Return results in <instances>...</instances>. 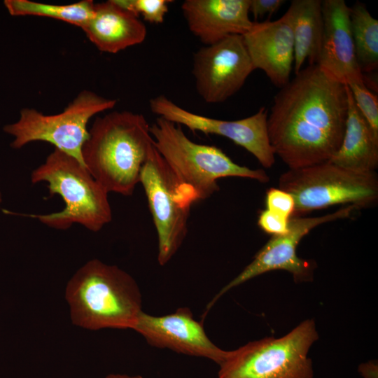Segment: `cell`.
I'll use <instances>...</instances> for the list:
<instances>
[{
	"label": "cell",
	"instance_id": "30bf717a",
	"mask_svg": "<svg viewBox=\"0 0 378 378\" xmlns=\"http://www.w3.org/2000/svg\"><path fill=\"white\" fill-rule=\"evenodd\" d=\"M355 210H357L356 207L348 205L321 216L291 218L289 220L288 232L272 236L255 255L253 260L216 295L207 305L206 312L230 289L268 272L287 271L292 274L295 282L312 280L316 263L314 260L298 256L297 247L300 241L316 227L337 219L349 218Z\"/></svg>",
	"mask_w": 378,
	"mask_h": 378
},
{
	"label": "cell",
	"instance_id": "5bb4252c",
	"mask_svg": "<svg viewBox=\"0 0 378 378\" xmlns=\"http://www.w3.org/2000/svg\"><path fill=\"white\" fill-rule=\"evenodd\" d=\"M322 13L323 32L316 64L345 85L365 83L356 56L350 8L344 0H324Z\"/></svg>",
	"mask_w": 378,
	"mask_h": 378
},
{
	"label": "cell",
	"instance_id": "2e32d148",
	"mask_svg": "<svg viewBox=\"0 0 378 378\" xmlns=\"http://www.w3.org/2000/svg\"><path fill=\"white\" fill-rule=\"evenodd\" d=\"M181 10L190 31L205 46L242 36L253 23L249 0H186Z\"/></svg>",
	"mask_w": 378,
	"mask_h": 378
},
{
	"label": "cell",
	"instance_id": "277c9868",
	"mask_svg": "<svg viewBox=\"0 0 378 378\" xmlns=\"http://www.w3.org/2000/svg\"><path fill=\"white\" fill-rule=\"evenodd\" d=\"M31 181L48 183L49 194L60 195L64 202L60 211L30 215L50 227L66 230L78 223L97 232L111 221L108 192L81 162L66 153L55 148L31 172Z\"/></svg>",
	"mask_w": 378,
	"mask_h": 378
},
{
	"label": "cell",
	"instance_id": "5b68a950",
	"mask_svg": "<svg viewBox=\"0 0 378 378\" xmlns=\"http://www.w3.org/2000/svg\"><path fill=\"white\" fill-rule=\"evenodd\" d=\"M150 132L156 150L178 179L195 191L198 201L218 191L217 180L221 178H247L263 183L270 181L263 169L241 166L220 148L192 141L181 125L163 118H156Z\"/></svg>",
	"mask_w": 378,
	"mask_h": 378
},
{
	"label": "cell",
	"instance_id": "cb8c5ba5",
	"mask_svg": "<svg viewBox=\"0 0 378 378\" xmlns=\"http://www.w3.org/2000/svg\"><path fill=\"white\" fill-rule=\"evenodd\" d=\"M266 209L280 214L289 219L295 211V200L288 192L276 188H270L265 195Z\"/></svg>",
	"mask_w": 378,
	"mask_h": 378
},
{
	"label": "cell",
	"instance_id": "e0dca14e",
	"mask_svg": "<svg viewBox=\"0 0 378 378\" xmlns=\"http://www.w3.org/2000/svg\"><path fill=\"white\" fill-rule=\"evenodd\" d=\"M81 29L98 50L108 53L139 44L147 34L139 17L120 7L114 0L94 4L92 17Z\"/></svg>",
	"mask_w": 378,
	"mask_h": 378
},
{
	"label": "cell",
	"instance_id": "ac0fdd59",
	"mask_svg": "<svg viewBox=\"0 0 378 378\" xmlns=\"http://www.w3.org/2000/svg\"><path fill=\"white\" fill-rule=\"evenodd\" d=\"M346 92L348 111L342 141L328 161L356 172H375L378 167V138L356 106L347 85Z\"/></svg>",
	"mask_w": 378,
	"mask_h": 378
},
{
	"label": "cell",
	"instance_id": "4316f807",
	"mask_svg": "<svg viewBox=\"0 0 378 378\" xmlns=\"http://www.w3.org/2000/svg\"><path fill=\"white\" fill-rule=\"evenodd\" d=\"M358 371L363 378H377V364L374 363H367L361 364L358 368Z\"/></svg>",
	"mask_w": 378,
	"mask_h": 378
},
{
	"label": "cell",
	"instance_id": "44dd1931",
	"mask_svg": "<svg viewBox=\"0 0 378 378\" xmlns=\"http://www.w3.org/2000/svg\"><path fill=\"white\" fill-rule=\"evenodd\" d=\"M4 6L13 16L35 15L62 20L80 28L92 17L94 3L83 0L71 4L57 5L29 0H5Z\"/></svg>",
	"mask_w": 378,
	"mask_h": 378
},
{
	"label": "cell",
	"instance_id": "484cf974",
	"mask_svg": "<svg viewBox=\"0 0 378 378\" xmlns=\"http://www.w3.org/2000/svg\"><path fill=\"white\" fill-rule=\"evenodd\" d=\"M284 2L283 0H249V13L257 20L265 15H272Z\"/></svg>",
	"mask_w": 378,
	"mask_h": 378
},
{
	"label": "cell",
	"instance_id": "83f0119b",
	"mask_svg": "<svg viewBox=\"0 0 378 378\" xmlns=\"http://www.w3.org/2000/svg\"><path fill=\"white\" fill-rule=\"evenodd\" d=\"M106 378H142L140 375L130 376L127 374H110Z\"/></svg>",
	"mask_w": 378,
	"mask_h": 378
},
{
	"label": "cell",
	"instance_id": "7a4b0ae2",
	"mask_svg": "<svg viewBox=\"0 0 378 378\" xmlns=\"http://www.w3.org/2000/svg\"><path fill=\"white\" fill-rule=\"evenodd\" d=\"M145 116L113 111L95 119L81 150L83 162L107 192L129 196L154 147Z\"/></svg>",
	"mask_w": 378,
	"mask_h": 378
},
{
	"label": "cell",
	"instance_id": "9a60e30c",
	"mask_svg": "<svg viewBox=\"0 0 378 378\" xmlns=\"http://www.w3.org/2000/svg\"><path fill=\"white\" fill-rule=\"evenodd\" d=\"M243 40L255 69L282 88L290 81L294 63V41L288 15L274 21L253 22Z\"/></svg>",
	"mask_w": 378,
	"mask_h": 378
},
{
	"label": "cell",
	"instance_id": "ba28073f",
	"mask_svg": "<svg viewBox=\"0 0 378 378\" xmlns=\"http://www.w3.org/2000/svg\"><path fill=\"white\" fill-rule=\"evenodd\" d=\"M116 104V99L84 90L57 114L45 115L34 108H23L18 120L4 126V131L14 136L10 145L15 149L30 142L46 141L84 165L81 150L88 137L89 120Z\"/></svg>",
	"mask_w": 378,
	"mask_h": 378
},
{
	"label": "cell",
	"instance_id": "4fadbf2b",
	"mask_svg": "<svg viewBox=\"0 0 378 378\" xmlns=\"http://www.w3.org/2000/svg\"><path fill=\"white\" fill-rule=\"evenodd\" d=\"M151 346L177 353L209 358L220 365L228 356L206 335L201 323L194 319L187 307L172 314L155 316L140 313L133 328Z\"/></svg>",
	"mask_w": 378,
	"mask_h": 378
},
{
	"label": "cell",
	"instance_id": "7c38bea8",
	"mask_svg": "<svg viewBox=\"0 0 378 378\" xmlns=\"http://www.w3.org/2000/svg\"><path fill=\"white\" fill-rule=\"evenodd\" d=\"M254 70L241 35L205 46L193 56L195 88L209 104L221 103L234 95Z\"/></svg>",
	"mask_w": 378,
	"mask_h": 378
},
{
	"label": "cell",
	"instance_id": "f1b7e54d",
	"mask_svg": "<svg viewBox=\"0 0 378 378\" xmlns=\"http://www.w3.org/2000/svg\"><path fill=\"white\" fill-rule=\"evenodd\" d=\"M1 201H2L1 193V192H0V203L1 202Z\"/></svg>",
	"mask_w": 378,
	"mask_h": 378
},
{
	"label": "cell",
	"instance_id": "8fae6325",
	"mask_svg": "<svg viewBox=\"0 0 378 378\" xmlns=\"http://www.w3.org/2000/svg\"><path fill=\"white\" fill-rule=\"evenodd\" d=\"M151 111L192 132L226 137L251 153L265 168L275 162V153L267 130V111L261 107L253 115L236 120H223L189 111L164 95L150 99Z\"/></svg>",
	"mask_w": 378,
	"mask_h": 378
},
{
	"label": "cell",
	"instance_id": "8992f818",
	"mask_svg": "<svg viewBox=\"0 0 378 378\" xmlns=\"http://www.w3.org/2000/svg\"><path fill=\"white\" fill-rule=\"evenodd\" d=\"M318 339L314 319H306L286 335L266 337L230 351L218 378H314L308 356Z\"/></svg>",
	"mask_w": 378,
	"mask_h": 378
},
{
	"label": "cell",
	"instance_id": "52a82bcc",
	"mask_svg": "<svg viewBox=\"0 0 378 378\" xmlns=\"http://www.w3.org/2000/svg\"><path fill=\"white\" fill-rule=\"evenodd\" d=\"M279 187L295 200L293 217L336 204L359 210L374 205L378 199L375 172H356L330 161L289 169L279 176Z\"/></svg>",
	"mask_w": 378,
	"mask_h": 378
},
{
	"label": "cell",
	"instance_id": "d4e9b609",
	"mask_svg": "<svg viewBox=\"0 0 378 378\" xmlns=\"http://www.w3.org/2000/svg\"><path fill=\"white\" fill-rule=\"evenodd\" d=\"M289 218L268 209L262 210L258 216V225L272 236L286 234L289 230Z\"/></svg>",
	"mask_w": 378,
	"mask_h": 378
},
{
	"label": "cell",
	"instance_id": "6da1fadb",
	"mask_svg": "<svg viewBox=\"0 0 378 378\" xmlns=\"http://www.w3.org/2000/svg\"><path fill=\"white\" fill-rule=\"evenodd\" d=\"M348 111L346 85L316 64L301 69L274 98L267 130L289 169L328 161L339 149Z\"/></svg>",
	"mask_w": 378,
	"mask_h": 378
},
{
	"label": "cell",
	"instance_id": "ffe728a7",
	"mask_svg": "<svg viewBox=\"0 0 378 378\" xmlns=\"http://www.w3.org/2000/svg\"><path fill=\"white\" fill-rule=\"evenodd\" d=\"M350 23L356 59L363 72H371L378 66V20L365 4L357 2L350 8Z\"/></svg>",
	"mask_w": 378,
	"mask_h": 378
},
{
	"label": "cell",
	"instance_id": "3957f363",
	"mask_svg": "<svg viewBox=\"0 0 378 378\" xmlns=\"http://www.w3.org/2000/svg\"><path fill=\"white\" fill-rule=\"evenodd\" d=\"M72 323L97 330L133 329L142 312L135 280L115 265L94 259L74 274L65 290Z\"/></svg>",
	"mask_w": 378,
	"mask_h": 378
},
{
	"label": "cell",
	"instance_id": "603a6c76",
	"mask_svg": "<svg viewBox=\"0 0 378 378\" xmlns=\"http://www.w3.org/2000/svg\"><path fill=\"white\" fill-rule=\"evenodd\" d=\"M171 2L168 0H129V9L138 17L141 15L146 21L160 24L164 21Z\"/></svg>",
	"mask_w": 378,
	"mask_h": 378
},
{
	"label": "cell",
	"instance_id": "d6986e66",
	"mask_svg": "<svg viewBox=\"0 0 378 378\" xmlns=\"http://www.w3.org/2000/svg\"><path fill=\"white\" fill-rule=\"evenodd\" d=\"M286 13L293 31L296 74L302 69L305 60H309V65L317 62L323 32L322 1L293 0Z\"/></svg>",
	"mask_w": 378,
	"mask_h": 378
},
{
	"label": "cell",
	"instance_id": "9c48e42d",
	"mask_svg": "<svg viewBox=\"0 0 378 378\" xmlns=\"http://www.w3.org/2000/svg\"><path fill=\"white\" fill-rule=\"evenodd\" d=\"M139 183L158 234V260L164 265L181 246L191 206L198 200L195 191L178 179L155 146L141 169Z\"/></svg>",
	"mask_w": 378,
	"mask_h": 378
},
{
	"label": "cell",
	"instance_id": "7402d4cb",
	"mask_svg": "<svg viewBox=\"0 0 378 378\" xmlns=\"http://www.w3.org/2000/svg\"><path fill=\"white\" fill-rule=\"evenodd\" d=\"M358 109L368 123L374 136L378 138V98L365 83L346 85Z\"/></svg>",
	"mask_w": 378,
	"mask_h": 378
}]
</instances>
